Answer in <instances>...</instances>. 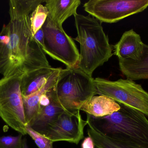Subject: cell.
<instances>
[{
  "label": "cell",
  "instance_id": "obj_1",
  "mask_svg": "<svg viewBox=\"0 0 148 148\" xmlns=\"http://www.w3.org/2000/svg\"><path fill=\"white\" fill-rule=\"evenodd\" d=\"M31 32L29 15L3 25L0 32V74L23 75L50 67Z\"/></svg>",
  "mask_w": 148,
  "mask_h": 148
},
{
  "label": "cell",
  "instance_id": "obj_2",
  "mask_svg": "<svg viewBox=\"0 0 148 148\" xmlns=\"http://www.w3.org/2000/svg\"><path fill=\"white\" fill-rule=\"evenodd\" d=\"M120 104L119 111L105 117L96 118L87 114L88 126L114 140L148 148V120L146 115Z\"/></svg>",
  "mask_w": 148,
  "mask_h": 148
},
{
  "label": "cell",
  "instance_id": "obj_3",
  "mask_svg": "<svg viewBox=\"0 0 148 148\" xmlns=\"http://www.w3.org/2000/svg\"><path fill=\"white\" fill-rule=\"evenodd\" d=\"M77 36L75 40L80 44L79 61L77 67L89 75L102 66L113 55L108 36L101 22L92 16L74 15Z\"/></svg>",
  "mask_w": 148,
  "mask_h": 148
},
{
  "label": "cell",
  "instance_id": "obj_4",
  "mask_svg": "<svg viewBox=\"0 0 148 148\" xmlns=\"http://www.w3.org/2000/svg\"><path fill=\"white\" fill-rule=\"evenodd\" d=\"M53 94L66 113L80 111L83 105L97 94L92 76L77 67L61 69Z\"/></svg>",
  "mask_w": 148,
  "mask_h": 148
},
{
  "label": "cell",
  "instance_id": "obj_5",
  "mask_svg": "<svg viewBox=\"0 0 148 148\" xmlns=\"http://www.w3.org/2000/svg\"><path fill=\"white\" fill-rule=\"evenodd\" d=\"M22 76L15 74L0 79V117L12 129L25 136L27 124L21 90Z\"/></svg>",
  "mask_w": 148,
  "mask_h": 148
},
{
  "label": "cell",
  "instance_id": "obj_6",
  "mask_svg": "<svg viewBox=\"0 0 148 148\" xmlns=\"http://www.w3.org/2000/svg\"><path fill=\"white\" fill-rule=\"evenodd\" d=\"M95 83L97 94L110 97L148 116V92L135 81L127 78L113 81L97 77Z\"/></svg>",
  "mask_w": 148,
  "mask_h": 148
},
{
  "label": "cell",
  "instance_id": "obj_7",
  "mask_svg": "<svg viewBox=\"0 0 148 148\" xmlns=\"http://www.w3.org/2000/svg\"><path fill=\"white\" fill-rule=\"evenodd\" d=\"M44 34L45 54L65 64L67 67H76L80 53L72 37L48 17L42 27Z\"/></svg>",
  "mask_w": 148,
  "mask_h": 148
},
{
  "label": "cell",
  "instance_id": "obj_8",
  "mask_svg": "<svg viewBox=\"0 0 148 148\" xmlns=\"http://www.w3.org/2000/svg\"><path fill=\"white\" fill-rule=\"evenodd\" d=\"M148 7V0H90L84 4L89 15L107 23L117 22Z\"/></svg>",
  "mask_w": 148,
  "mask_h": 148
},
{
  "label": "cell",
  "instance_id": "obj_9",
  "mask_svg": "<svg viewBox=\"0 0 148 148\" xmlns=\"http://www.w3.org/2000/svg\"><path fill=\"white\" fill-rule=\"evenodd\" d=\"M88 125L80 111L76 113L64 112L48 129L44 136L53 142L65 141L78 144L84 137V131Z\"/></svg>",
  "mask_w": 148,
  "mask_h": 148
},
{
  "label": "cell",
  "instance_id": "obj_10",
  "mask_svg": "<svg viewBox=\"0 0 148 148\" xmlns=\"http://www.w3.org/2000/svg\"><path fill=\"white\" fill-rule=\"evenodd\" d=\"M145 43L134 29L125 31L114 46V54L119 60L138 61L142 56Z\"/></svg>",
  "mask_w": 148,
  "mask_h": 148
},
{
  "label": "cell",
  "instance_id": "obj_11",
  "mask_svg": "<svg viewBox=\"0 0 148 148\" xmlns=\"http://www.w3.org/2000/svg\"><path fill=\"white\" fill-rule=\"evenodd\" d=\"M52 89L50 90L51 100L49 105L41 108L37 116L28 125L43 136H45L49 127L65 112L55 98Z\"/></svg>",
  "mask_w": 148,
  "mask_h": 148
},
{
  "label": "cell",
  "instance_id": "obj_12",
  "mask_svg": "<svg viewBox=\"0 0 148 148\" xmlns=\"http://www.w3.org/2000/svg\"><path fill=\"white\" fill-rule=\"evenodd\" d=\"M57 69L50 66L23 75L21 82L23 96H29L40 90Z\"/></svg>",
  "mask_w": 148,
  "mask_h": 148
},
{
  "label": "cell",
  "instance_id": "obj_13",
  "mask_svg": "<svg viewBox=\"0 0 148 148\" xmlns=\"http://www.w3.org/2000/svg\"><path fill=\"white\" fill-rule=\"evenodd\" d=\"M62 68H57L46 84L37 92L27 96H23L24 114L27 124L29 125L39 113L41 96L53 88L56 84Z\"/></svg>",
  "mask_w": 148,
  "mask_h": 148
},
{
  "label": "cell",
  "instance_id": "obj_14",
  "mask_svg": "<svg viewBox=\"0 0 148 148\" xmlns=\"http://www.w3.org/2000/svg\"><path fill=\"white\" fill-rule=\"evenodd\" d=\"M45 7L48 17L56 24L62 26L66 19L77 14L81 3L80 0H46Z\"/></svg>",
  "mask_w": 148,
  "mask_h": 148
},
{
  "label": "cell",
  "instance_id": "obj_15",
  "mask_svg": "<svg viewBox=\"0 0 148 148\" xmlns=\"http://www.w3.org/2000/svg\"><path fill=\"white\" fill-rule=\"evenodd\" d=\"M121 105L105 96H95L83 105L80 110L96 118L105 117L119 111Z\"/></svg>",
  "mask_w": 148,
  "mask_h": 148
},
{
  "label": "cell",
  "instance_id": "obj_16",
  "mask_svg": "<svg viewBox=\"0 0 148 148\" xmlns=\"http://www.w3.org/2000/svg\"><path fill=\"white\" fill-rule=\"evenodd\" d=\"M119 64L121 72L127 79L148 80V45L144 44L143 54L138 61L119 60Z\"/></svg>",
  "mask_w": 148,
  "mask_h": 148
},
{
  "label": "cell",
  "instance_id": "obj_17",
  "mask_svg": "<svg viewBox=\"0 0 148 148\" xmlns=\"http://www.w3.org/2000/svg\"><path fill=\"white\" fill-rule=\"evenodd\" d=\"M43 0H10L9 3L10 17L11 21L24 18L29 15Z\"/></svg>",
  "mask_w": 148,
  "mask_h": 148
},
{
  "label": "cell",
  "instance_id": "obj_18",
  "mask_svg": "<svg viewBox=\"0 0 148 148\" xmlns=\"http://www.w3.org/2000/svg\"><path fill=\"white\" fill-rule=\"evenodd\" d=\"M88 136L93 140L95 146L98 148H143L116 141L104 136L88 126Z\"/></svg>",
  "mask_w": 148,
  "mask_h": 148
},
{
  "label": "cell",
  "instance_id": "obj_19",
  "mask_svg": "<svg viewBox=\"0 0 148 148\" xmlns=\"http://www.w3.org/2000/svg\"><path fill=\"white\" fill-rule=\"evenodd\" d=\"M47 9L42 4H39L29 15L30 28L33 36L42 28L48 16Z\"/></svg>",
  "mask_w": 148,
  "mask_h": 148
},
{
  "label": "cell",
  "instance_id": "obj_20",
  "mask_svg": "<svg viewBox=\"0 0 148 148\" xmlns=\"http://www.w3.org/2000/svg\"><path fill=\"white\" fill-rule=\"evenodd\" d=\"M25 130L27 134L31 137L39 148H53V141L35 131L30 126L27 125Z\"/></svg>",
  "mask_w": 148,
  "mask_h": 148
},
{
  "label": "cell",
  "instance_id": "obj_21",
  "mask_svg": "<svg viewBox=\"0 0 148 148\" xmlns=\"http://www.w3.org/2000/svg\"><path fill=\"white\" fill-rule=\"evenodd\" d=\"M23 136L19 134L17 136L0 137V148H23Z\"/></svg>",
  "mask_w": 148,
  "mask_h": 148
},
{
  "label": "cell",
  "instance_id": "obj_22",
  "mask_svg": "<svg viewBox=\"0 0 148 148\" xmlns=\"http://www.w3.org/2000/svg\"><path fill=\"white\" fill-rule=\"evenodd\" d=\"M34 38L39 43L41 48H43L44 46V34L42 28L40 29L34 36Z\"/></svg>",
  "mask_w": 148,
  "mask_h": 148
},
{
  "label": "cell",
  "instance_id": "obj_23",
  "mask_svg": "<svg viewBox=\"0 0 148 148\" xmlns=\"http://www.w3.org/2000/svg\"><path fill=\"white\" fill-rule=\"evenodd\" d=\"M81 148H95L93 140L90 136L84 138L81 145Z\"/></svg>",
  "mask_w": 148,
  "mask_h": 148
},
{
  "label": "cell",
  "instance_id": "obj_24",
  "mask_svg": "<svg viewBox=\"0 0 148 148\" xmlns=\"http://www.w3.org/2000/svg\"><path fill=\"white\" fill-rule=\"evenodd\" d=\"M23 148H29L26 138H23Z\"/></svg>",
  "mask_w": 148,
  "mask_h": 148
},
{
  "label": "cell",
  "instance_id": "obj_25",
  "mask_svg": "<svg viewBox=\"0 0 148 148\" xmlns=\"http://www.w3.org/2000/svg\"><path fill=\"white\" fill-rule=\"evenodd\" d=\"M95 148H98L97 147H96L95 146Z\"/></svg>",
  "mask_w": 148,
  "mask_h": 148
}]
</instances>
